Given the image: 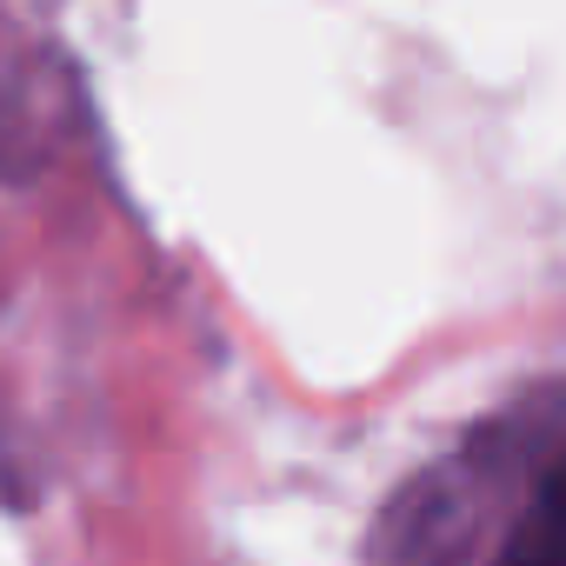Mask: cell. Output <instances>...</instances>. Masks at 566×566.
<instances>
[{
  "instance_id": "1",
  "label": "cell",
  "mask_w": 566,
  "mask_h": 566,
  "mask_svg": "<svg viewBox=\"0 0 566 566\" xmlns=\"http://www.w3.org/2000/svg\"><path fill=\"white\" fill-rule=\"evenodd\" d=\"M500 566H559V480H553V467L539 473L533 506L520 513V526H513Z\"/></svg>"
}]
</instances>
